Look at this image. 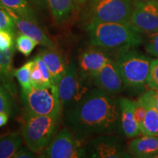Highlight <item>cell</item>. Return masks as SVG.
Listing matches in <instances>:
<instances>
[{
	"instance_id": "obj_1",
	"label": "cell",
	"mask_w": 158,
	"mask_h": 158,
	"mask_svg": "<svg viewBox=\"0 0 158 158\" xmlns=\"http://www.w3.org/2000/svg\"><path fill=\"white\" fill-rule=\"evenodd\" d=\"M120 118L119 102L100 89L89 91L67 113L66 121L78 139L115 132Z\"/></svg>"
},
{
	"instance_id": "obj_2",
	"label": "cell",
	"mask_w": 158,
	"mask_h": 158,
	"mask_svg": "<svg viewBox=\"0 0 158 158\" xmlns=\"http://www.w3.org/2000/svg\"><path fill=\"white\" fill-rule=\"evenodd\" d=\"M90 43L108 50L133 48L143 43L141 32L130 23H94L86 26Z\"/></svg>"
},
{
	"instance_id": "obj_3",
	"label": "cell",
	"mask_w": 158,
	"mask_h": 158,
	"mask_svg": "<svg viewBox=\"0 0 158 158\" xmlns=\"http://www.w3.org/2000/svg\"><path fill=\"white\" fill-rule=\"evenodd\" d=\"M133 0H89L84 15L86 26L94 23H130Z\"/></svg>"
},
{
	"instance_id": "obj_4",
	"label": "cell",
	"mask_w": 158,
	"mask_h": 158,
	"mask_svg": "<svg viewBox=\"0 0 158 158\" xmlns=\"http://www.w3.org/2000/svg\"><path fill=\"white\" fill-rule=\"evenodd\" d=\"M59 118L26 113L21 135L27 147L35 154L42 152L53 139Z\"/></svg>"
},
{
	"instance_id": "obj_5",
	"label": "cell",
	"mask_w": 158,
	"mask_h": 158,
	"mask_svg": "<svg viewBox=\"0 0 158 158\" xmlns=\"http://www.w3.org/2000/svg\"><path fill=\"white\" fill-rule=\"evenodd\" d=\"M134 48L118 51L114 62L125 86L141 88L147 84L152 59Z\"/></svg>"
},
{
	"instance_id": "obj_6",
	"label": "cell",
	"mask_w": 158,
	"mask_h": 158,
	"mask_svg": "<svg viewBox=\"0 0 158 158\" xmlns=\"http://www.w3.org/2000/svg\"><path fill=\"white\" fill-rule=\"evenodd\" d=\"M21 100L27 114L56 118L61 115L62 106L59 100L58 87L54 85L31 86L27 91L21 90Z\"/></svg>"
},
{
	"instance_id": "obj_7",
	"label": "cell",
	"mask_w": 158,
	"mask_h": 158,
	"mask_svg": "<svg viewBox=\"0 0 158 158\" xmlns=\"http://www.w3.org/2000/svg\"><path fill=\"white\" fill-rule=\"evenodd\" d=\"M83 80L76 63L72 62L67 65L65 73L57 86L62 106H73L87 93L89 89Z\"/></svg>"
},
{
	"instance_id": "obj_8",
	"label": "cell",
	"mask_w": 158,
	"mask_h": 158,
	"mask_svg": "<svg viewBox=\"0 0 158 158\" xmlns=\"http://www.w3.org/2000/svg\"><path fill=\"white\" fill-rule=\"evenodd\" d=\"M40 157L79 158L86 157V152L78 138L68 128L61 130L40 153Z\"/></svg>"
},
{
	"instance_id": "obj_9",
	"label": "cell",
	"mask_w": 158,
	"mask_h": 158,
	"mask_svg": "<svg viewBox=\"0 0 158 158\" xmlns=\"http://www.w3.org/2000/svg\"><path fill=\"white\" fill-rule=\"evenodd\" d=\"M130 23L141 33L149 35L158 30V2L134 5Z\"/></svg>"
},
{
	"instance_id": "obj_10",
	"label": "cell",
	"mask_w": 158,
	"mask_h": 158,
	"mask_svg": "<svg viewBox=\"0 0 158 158\" xmlns=\"http://www.w3.org/2000/svg\"><path fill=\"white\" fill-rule=\"evenodd\" d=\"M98 89L109 94L121 92L125 86L115 62L110 59L92 78Z\"/></svg>"
},
{
	"instance_id": "obj_11",
	"label": "cell",
	"mask_w": 158,
	"mask_h": 158,
	"mask_svg": "<svg viewBox=\"0 0 158 158\" xmlns=\"http://www.w3.org/2000/svg\"><path fill=\"white\" fill-rule=\"evenodd\" d=\"M110 59L104 48L94 46L84 51L78 59V71L84 79H92Z\"/></svg>"
},
{
	"instance_id": "obj_12",
	"label": "cell",
	"mask_w": 158,
	"mask_h": 158,
	"mask_svg": "<svg viewBox=\"0 0 158 158\" xmlns=\"http://www.w3.org/2000/svg\"><path fill=\"white\" fill-rule=\"evenodd\" d=\"M90 157L98 158L128 157L119 140L115 137H100L94 140L89 149Z\"/></svg>"
},
{
	"instance_id": "obj_13",
	"label": "cell",
	"mask_w": 158,
	"mask_h": 158,
	"mask_svg": "<svg viewBox=\"0 0 158 158\" xmlns=\"http://www.w3.org/2000/svg\"><path fill=\"white\" fill-rule=\"evenodd\" d=\"M7 10L14 21L15 28L20 31V33L27 35L31 39L35 40L38 45H43L45 48H56V45L37 24V21L20 16L10 10L7 9Z\"/></svg>"
},
{
	"instance_id": "obj_14",
	"label": "cell",
	"mask_w": 158,
	"mask_h": 158,
	"mask_svg": "<svg viewBox=\"0 0 158 158\" xmlns=\"http://www.w3.org/2000/svg\"><path fill=\"white\" fill-rule=\"evenodd\" d=\"M120 107V123L122 130L127 138H135L141 133L134 115L135 101L127 98L118 100Z\"/></svg>"
},
{
	"instance_id": "obj_15",
	"label": "cell",
	"mask_w": 158,
	"mask_h": 158,
	"mask_svg": "<svg viewBox=\"0 0 158 158\" xmlns=\"http://www.w3.org/2000/svg\"><path fill=\"white\" fill-rule=\"evenodd\" d=\"M15 47L7 51H0V81L11 97H15L17 88L14 81V70L13 67Z\"/></svg>"
},
{
	"instance_id": "obj_16",
	"label": "cell",
	"mask_w": 158,
	"mask_h": 158,
	"mask_svg": "<svg viewBox=\"0 0 158 158\" xmlns=\"http://www.w3.org/2000/svg\"><path fill=\"white\" fill-rule=\"evenodd\" d=\"M37 55H39L46 64L50 73L52 84L57 86L67 68L63 57L55 49L48 48L41 51Z\"/></svg>"
},
{
	"instance_id": "obj_17",
	"label": "cell",
	"mask_w": 158,
	"mask_h": 158,
	"mask_svg": "<svg viewBox=\"0 0 158 158\" xmlns=\"http://www.w3.org/2000/svg\"><path fill=\"white\" fill-rule=\"evenodd\" d=\"M147 105V113L140 132L143 135H158V110L155 99V90L151 89L143 95Z\"/></svg>"
},
{
	"instance_id": "obj_18",
	"label": "cell",
	"mask_w": 158,
	"mask_h": 158,
	"mask_svg": "<svg viewBox=\"0 0 158 158\" xmlns=\"http://www.w3.org/2000/svg\"><path fill=\"white\" fill-rule=\"evenodd\" d=\"M129 152L136 157H155L158 156V135H143L133 139L128 146Z\"/></svg>"
},
{
	"instance_id": "obj_19",
	"label": "cell",
	"mask_w": 158,
	"mask_h": 158,
	"mask_svg": "<svg viewBox=\"0 0 158 158\" xmlns=\"http://www.w3.org/2000/svg\"><path fill=\"white\" fill-rule=\"evenodd\" d=\"M23 137L20 133H13L0 139V158L13 157L21 149Z\"/></svg>"
},
{
	"instance_id": "obj_20",
	"label": "cell",
	"mask_w": 158,
	"mask_h": 158,
	"mask_svg": "<svg viewBox=\"0 0 158 158\" xmlns=\"http://www.w3.org/2000/svg\"><path fill=\"white\" fill-rule=\"evenodd\" d=\"M51 14L57 23H63L73 10V0H47Z\"/></svg>"
},
{
	"instance_id": "obj_21",
	"label": "cell",
	"mask_w": 158,
	"mask_h": 158,
	"mask_svg": "<svg viewBox=\"0 0 158 158\" xmlns=\"http://www.w3.org/2000/svg\"><path fill=\"white\" fill-rule=\"evenodd\" d=\"M0 5L20 16L37 21L29 0H0Z\"/></svg>"
},
{
	"instance_id": "obj_22",
	"label": "cell",
	"mask_w": 158,
	"mask_h": 158,
	"mask_svg": "<svg viewBox=\"0 0 158 158\" xmlns=\"http://www.w3.org/2000/svg\"><path fill=\"white\" fill-rule=\"evenodd\" d=\"M34 64V59L25 63L21 68L15 69L14 76L17 78L22 91L30 89L32 86L31 81V71Z\"/></svg>"
},
{
	"instance_id": "obj_23",
	"label": "cell",
	"mask_w": 158,
	"mask_h": 158,
	"mask_svg": "<svg viewBox=\"0 0 158 158\" xmlns=\"http://www.w3.org/2000/svg\"><path fill=\"white\" fill-rule=\"evenodd\" d=\"M37 45H38V43L35 40L21 33L15 40V47L17 50L25 56H29Z\"/></svg>"
},
{
	"instance_id": "obj_24",
	"label": "cell",
	"mask_w": 158,
	"mask_h": 158,
	"mask_svg": "<svg viewBox=\"0 0 158 158\" xmlns=\"http://www.w3.org/2000/svg\"><path fill=\"white\" fill-rule=\"evenodd\" d=\"M15 25L7 9L0 5V30L10 31L14 34Z\"/></svg>"
},
{
	"instance_id": "obj_25",
	"label": "cell",
	"mask_w": 158,
	"mask_h": 158,
	"mask_svg": "<svg viewBox=\"0 0 158 158\" xmlns=\"http://www.w3.org/2000/svg\"><path fill=\"white\" fill-rule=\"evenodd\" d=\"M10 94L0 81V113H7L9 115L12 111Z\"/></svg>"
},
{
	"instance_id": "obj_26",
	"label": "cell",
	"mask_w": 158,
	"mask_h": 158,
	"mask_svg": "<svg viewBox=\"0 0 158 158\" xmlns=\"http://www.w3.org/2000/svg\"><path fill=\"white\" fill-rule=\"evenodd\" d=\"M147 84L150 89H158V58L152 61L150 64Z\"/></svg>"
},
{
	"instance_id": "obj_27",
	"label": "cell",
	"mask_w": 158,
	"mask_h": 158,
	"mask_svg": "<svg viewBox=\"0 0 158 158\" xmlns=\"http://www.w3.org/2000/svg\"><path fill=\"white\" fill-rule=\"evenodd\" d=\"M135 110H134V115L135 118L138 124V127H141L144 120L146 113H147V105L142 95L135 102Z\"/></svg>"
},
{
	"instance_id": "obj_28",
	"label": "cell",
	"mask_w": 158,
	"mask_h": 158,
	"mask_svg": "<svg viewBox=\"0 0 158 158\" xmlns=\"http://www.w3.org/2000/svg\"><path fill=\"white\" fill-rule=\"evenodd\" d=\"M14 34L10 31L0 30V51H7L15 47Z\"/></svg>"
},
{
	"instance_id": "obj_29",
	"label": "cell",
	"mask_w": 158,
	"mask_h": 158,
	"mask_svg": "<svg viewBox=\"0 0 158 158\" xmlns=\"http://www.w3.org/2000/svg\"><path fill=\"white\" fill-rule=\"evenodd\" d=\"M145 49L149 54L158 57V30L149 35L145 43Z\"/></svg>"
},
{
	"instance_id": "obj_30",
	"label": "cell",
	"mask_w": 158,
	"mask_h": 158,
	"mask_svg": "<svg viewBox=\"0 0 158 158\" xmlns=\"http://www.w3.org/2000/svg\"><path fill=\"white\" fill-rule=\"evenodd\" d=\"M35 62L37 63V66L39 67L41 73L43 75V82H42V86H51L52 84L51 83V75L49 73V70L48 68H47L46 64H45L43 59L40 57L39 55H37L34 58Z\"/></svg>"
},
{
	"instance_id": "obj_31",
	"label": "cell",
	"mask_w": 158,
	"mask_h": 158,
	"mask_svg": "<svg viewBox=\"0 0 158 158\" xmlns=\"http://www.w3.org/2000/svg\"><path fill=\"white\" fill-rule=\"evenodd\" d=\"M31 81L32 86H42L43 82V75L40 70L39 67L37 66V63L35 62L34 59V64H33L32 68L31 71Z\"/></svg>"
},
{
	"instance_id": "obj_32",
	"label": "cell",
	"mask_w": 158,
	"mask_h": 158,
	"mask_svg": "<svg viewBox=\"0 0 158 158\" xmlns=\"http://www.w3.org/2000/svg\"><path fill=\"white\" fill-rule=\"evenodd\" d=\"M14 158H32L35 157L34 152H31L30 149L28 148H22V149H20L15 154V155L13 156Z\"/></svg>"
},
{
	"instance_id": "obj_33",
	"label": "cell",
	"mask_w": 158,
	"mask_h": 158,
	"mask_svg": "<svg viewBox=\"0 0 158 158\" xmlns=\"http://www.w3.org/2000/svg\"><path fill=\"white\" fill-rule=\"evenodd\" d=\"M31 2V4H33L35 6H36L40 8H44L48 5L47 3V0H29Z\"/></svg>"
},
{
	"instance_id": "obj_34",
	"label": "cell",
	"mask_w": 158,
	"mask_h": 158,
	"mask_svg": "<svg viewBox=\"0 0 158 158\" xmlns=\"http://www.w3.org/2000/svg\"><path fill=\"white\" fill-rule=\"evenodd\" d=\"M9 119V114L7 113H0V127L5 126Z\"/></svg>"
},
{
	"instance_id": "obj_35",
	"label": "cell",
	"mask_w": 158,
	"mask_h": 158,
	"mask_svg": "<svg viewBox=\"0 0 158 158\" xmlns=\"http://www.w3.org/2000/svg\"><path fill=\"white\" fill-rule=\"evenodd\" d=\"M134 5H138V4H144L149 2L152 1H157V0H133Z\"/></svg>"
},
{
	"instance_id": "obj_36",
	"label": "cell",
	"mask_w": 158,
	"mask_h": 158,
	"mask_svg": "<svg viewBox=\"0 0 158 158\" xmlns=\"http://www.w3.org/2000/svg\"><path fill=\"white\" fill-rule=\"evenodd\" d=\"M155 99L156 106H157V108H158V89L155 90Z\"/></svg>"
},
{
	"instance_id": "obj_37",
	"label": "cell",
	"mask_w": 158,
	"mask_h": 158,
	"mask_svg": "<svg viewBox=\"0 0 158 158\" xmlns=\"http://www.w3.org/2000/svg\"><path fill=\"white\" fill-rule=\"evenodd\" d=\"M74 2H76L77 3H81V4H84L86 2L89 1V0H73Z\"/></svg>"
},
{
	"instance_id": "obj_38",
	"label": "cell",
	"mask_w": 158,
	"mask_h": 158,
	"mask_svg": "<svg viewBox=\"0 0 158 158\" xmlns=\"http://www.w3.org/2000/svg\"><path fill=\"white\" fill-rule=\"evenodd\" d=\"M157 2H158V0H157Z\"/></svg>"
},
{
	"instance_id": "obj_39",
	"label": "cell",
	"mask_w": 158,
	"mask_h": 158,
	"mask_svg": "<svg viewBox=\"0 0 158 158\" xmlns=\"http://www.w3.org/2000/svg\"><path fill=\"white\" fill-rule=\"evenodd\" d=\"M157 110H158V108H157Z\"/></svg>"
}]
</instances>
